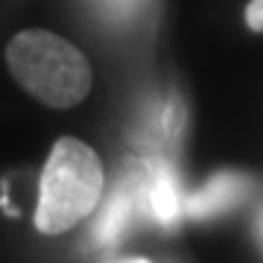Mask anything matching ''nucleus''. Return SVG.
Wrapping results in <instances>:
<instances>
[{
    "instance_id": "obj_1",
    "label": "nucleus",
    "mask_w": 263,
    "mask_h": 263,
    "mask_svg": "<svg viewBox=\"0 0 263 263\" xmlns=\"http://www.w3.org/2000/svg\"><path fill=\"white\" fill-rule=\"evenodd\" d=\"M103 196V167L91 146L76 138L56 141L41 173L35 226L44 234H62L91 216Z\"/></svg>"
},
{
    "instance_id": "obj_2",
    "label": "nucleus",
    "mask_w": 263,
    "mask_h": 263,
    "mask_svg": "<svg viewBox=\"0 0 263 263\" xmlns=\"http://www.w3.org/2000/svg\"><path fill=\"white\" fill-rule=\"evenodd\" d=\"M15 79L32 97L53 108H67L91 91L88 59L47 29H27L12 38L6 50Z\"/></svg>"
},
{
    "instance_id": "obj_3",
    "label": "nucleus",
    "mask_w": 263,
    "mask_h": 263,
    "mask_svg": "<svg viewBox=\"0 0 263 263\" xmlns=\"http://www.w3.org/2000/svg\"><path fill=\"white\" fill-rule=\"evenodd\" d=\"M135 190L138 211L149 216L158 226H173L181 216L184 199H181L179 176L164 158H143L138 167L132 170L126 179Z\"/></svg>"
},
{
    "instance_id": "obj_4",
    "label": "nucleus",
    "mask_w": 263,
    "mask_h": 263,
    "mask_svg": "<svg viewBox=\"0 0 263 263\" xmlns=\"http://www.w3.org/2000/svg\"><path fill=\"white\" fill-rule=\"evenodd\" d=\"M252 190V181L240 176V173H219L208 181L205 187H199L193 196L184 199V211L193 219H208L234 208L237 202H243Z\"/></svg>"
},
{
    "instance_id": "obj_5",
    "label": "nucleus",
    "mask_w": 263,
    "mask_h": 263,
    "mask_svg": "<svg viewBox=\"0 0 263 263\" xmlns=\"http://www.w3.org/2000/svg\"><path fill=\"white\" fill-rule=\"evenodd\" d=\"M138 211V199H135V190L132 184H117L111 196L105 199V205L100 208V216L94 222V243L97 246H117L120 243L123 231L129 228L132 216Z\"/></svg>"
},
{
    "instance_id": "obj_6",
    "label": "nucleus",
    "mask_w": 263,
    "mask_h": 263,
    "mask_svg": "<svg viewBox=\"0 0 263 263\" xmlns=\"http://www.w3.org/2000/svg\"><path fill=\"white\" fill-rule=\"evenodd\" d=\"M181 123H184V108L176 97L170 94L161 100L158 111L155 114H146V120H143V132H146V138L152 141H161L167 143L170 138H176L181 132Z\"/></svg>"
},
{
    "instance_id": "obj_7",
    "label": "nucleus",
    "mask_w": 263,
    "mask_h": 263,
    "mask_svg": "<svg viewBox=\"0 0 263 263\" xmlns=\"http://www.w3.org/2000/svg\"><path fill=\"white\" fill-rule=\"evenodd\" d=\"M149 0H94L97 12L103 15L108 24H129L138 15H143Z\"/></svg>"
},
{
    "instance_id": "obj_8",
    "label": "nucleus",
    "mask_w": 263,
    "mask_h": 263,
    "mask_svg": "<svg viewBox=\"0 0 263 263\" xmlns=\"http://www.w3.org/2000/svg\"><path fill=\"white\" fill-rule=\"evenodd\" d=\"M246 24L254 32H263V0H252L246 9Z\"/></svg>"
},
{
    "instance_id": "obj_9",
    "label": "nucleus",
    "mask_w": 263,
    "mask_h": 263,
    "mask_svg": "<svg viewBox=\"0 0 263 263\" xmlns=\"http://www.w3.org/2000/svg\"><path fill=\"white\" fill-rule=\"evenodd\" d=\"M117 263H149V260H141V257H132V260H117Z\"/></svg>"
},
{
    "instance_id": "obj_10",
    "label": "nucleus",
    "mask_w": 263,
    "mask_h": 263,
    "mask_svg": "<svg viewBox=\"0 0 263 263\" xmlns=\"http://www.w3.org/2000/svg\"><path fill=\"white\" fill-rule=\"evenodd\" d=\"M260 237H263V216H260Z\"/></svg>"
}]
</instances>
